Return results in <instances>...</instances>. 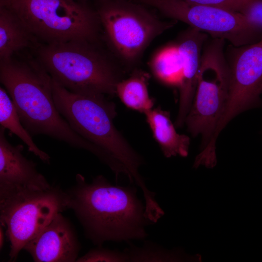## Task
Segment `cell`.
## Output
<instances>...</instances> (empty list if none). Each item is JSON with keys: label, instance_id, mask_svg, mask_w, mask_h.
Returning <instances> with one entry per match:
<instances>
[{"label": "cell", "instance_id": "obj_1", "mask_svg": "<svg viewBox=\"0 0 262 262\" xmlns=\"http://www.w3.org/2000/svg\"><path fill=\"white\" fill-rule=\"evenodd\" d=\"M134 184H112L102 175L87 182L81 174L66 190L68 209L74 212L86 236L98 246L107 241L144 240L146 227L153 224L145 214V204Z\"/></svg>", "mask_w": 262, "mask_h": 262}, {"label": "cell", "instance_id": "obj_2", "mask_svg": "<svg viewBox=\"0 0 262 262\" xmlns=\"http://www.w3.org/2000/svg\"><path fill=\"white\" fill-rule=\"evenodd\" d=\"M52 88L60 114L77 133L104 152L116 180L126 176L141 190L146 203H153L156 194L147 188L139 172L143 160L114 125L115 104L101 93H73L52 78Z\"/></svg>", "mask_w": 262, "mask_h": 262}, {"label": "cell", "instance_id": "obj_3", "mask_svg": "<svg viewBox=\"0 0 262 262\" xmlns=\"http://www.w3.org/2000/svg\"><path fill=\"white\" fill-rule=\"evenodd\" d=\"M0 82L32 136L47 135L96 156L99 154V148L77 133L57 110L52 78L34 54L20 52L0 62Z\"/></svg>", "mask_w": 262, "mask_h": 262}, {"label": "cell", "instance_id": "obj_4", "mask_svg": "<svg viewBox=\"0 0 262 262\" xmlns=\"http://www.w3.org/2000/svg\"><path fill=\"white\" fill-rule=\"evenodd\" d=\"M97 43L71 41L40 44L32 52L51 78L68 90L114 96L122 79L121 74Z\"/></svg>", "mask_w": 262, "mask_h": 262}, {"label": "cell", "instance_id": "obj_5", "mask_svg": "<svg viewBox=\"0 0 262 262\" xmlns=\"http://www.w3.org/2000/svg\"><path fill=\"white\" fill-rule=\"evenodd\" d=\"M40 44L98 42L101 27L96 10L81 0H0Z\"/></svg>", "mask_w": 262, "mask_h": 262}, {"label": "cell", "instance_id": "obj_6", "mask_svg": "<svg viewBox=\"0 0 262 262\" xmlns=\"http://www.w3.org/2000/svg\"><path fill=\"white\" fill-rule=\"evenodd\" d=\"M67 209L68 194L59 187L0 189V224L10 244V260H16L30 241Z\"/></svg>", "mask_w": 262, "mask_h": 262}, {"label": "cell", "instance_id": "obj_7", "mask_svg": "<svg viewBox=\"0 0 262 262\" xmlns=\"http://www.w3.org/2000/svg\"><path fill=\"white\" fill-rule=\"evenodd\" d=\"M225 40L205 41L194 98L185 123L193 137L200 135V151L210 143L226 107L229 72L224 50Z\"/></svg>", "mask_w": 262, "mask_h": 262}, {"label": "cell", "instance_id": "obj_8", "mask_svg": "<svg viewBox=\"0 0 262 262\" xmlns=\"http://www.w3.org/2000/svg\"><path fill=\"white\" fill-rule=\"evenodd\" d=\"M96 11L107 40L129 66L153 40L177 21H163L140 2L130 0H98Z\"/></svg>", "mask_w": 262, "mask_h": 262}, {"label": "cell", "instance_id": "obj_9", "mask_svg": "<svg viewBox=\"0 0 262 262\" xmlns=\"http://www.w3.org/2000/svg\"><path fill=\"white\" fill-rule=\"evenodd\" d=\"M164 16L180 21L212 38L228 41L234 47L250 44L262 38V31L240 13L196 4L185 0H136Z\"/></svg>", "mask_w": 262, "mask_h": 262}, {"label": "cell", "instance_id": "obj_10", "mask_svg": "<svg viewBox=\"0 0 262 262\" xmlns=\"http://www.w3.org/2000/svg\"><path fill=\"white\" fill-rule=\"evenodd\" d=\"M230 46L226 55L229 72V95L213 142L232 119L258 104L262 94V38L250 44Z\"/></svg>", "mask_w": 262, "mask_h": 262}, {"label": "cell", "instance_id": "obj_11", "mask_svg": "<svg viewBox=\"0 0 262 262\" xmlns=\"http://www.w3.org/2000/svg\"><path fill=\"white\" fill-rule=\"evenodd\" d=\"M23 249L34 262H73L80 245L70 223L60 213Z\"/></svg>", "mask_w": 262, "mask_h": 262}, {"label": "cell", "instance_id": "obj_12", "mask_svg": "<svg viewBox=\"0 0 262 262\" xmlns=\"http://www.w3.org/2000/svg\"><path fill=\"white\" fill-rule=\"evenodd\" d=\"M208 34L189 27L175 43L180 66L178 88L179 104L175 122L176 128L185 123L194 98L203 45Z\"/></svg>", "mask_w": 262, "mask_h": 262}, {"label": "cell", "instance_id": "obj_13", "mask_svg": "<svg viewBox=\"0 0 262 262\" xmlns=\"http://www.w3.org/2000/svg\"><path fill=\"white\" fill-rule=\"evenodd\" d=\"M0 127V189L27 187L45 189L51 185L23 154V146L11 144Z\"/></svg>", "mask_w": 262, "mask_h": 262}, {"label": "cell", "instance_id": "obj_14", "mask_svg": "<svg viewBox=\"0 0 262 262\" xmlns=\"http://www.w3.org/2000/svg\"><path fill=\"white\" fill-rule=\"evenodd\" d=\"M147 122L153 137L166 158L180 156L185 157L189 153L190 138L180 134L172 123L170 112L160 107L152 108L146 114Z\"/></svg>", "mask_w": 262, "mask_h": 262}, {"label": "cell", "instance_id": "obj_15", "mask_svg": "<svg viewBox=\"0 0 262 262\" xmlns=\"http://www.w3.org/2000/svg\"><path fill=\"white\" fill-rule=\"evenodd\" d=\"M40 44L19 18L0 6V62L7 61L24 49H35Z\"/></svg>", "mask_w": 262, "mask_h": 262}, {"label": "cell", "instance_id": "obj_16", "mask_svg": "<svg viewBox=\"0 0 262 262\" xmlns=\"http://www.w3.org/2000/svg\"><path fill=\"white\" fill-rule=\"evenodd\" d=\"M149 78L147 73L134 70L129 77L118 82L115 94L128 108L145 114L154 105V99L148 93Z\"/></svg>", "mask_w": 262, "mask_h": 262}, {"label": "cell", "instance_id": "obj_17", "mask_svg": "<svg viewBox=\"0 0 262 262\" xmlns=\"http://www.w3.org/2000/svg\"><path fill=\"white\" fill-rule=\"evenodd\" d=\"M0 124L20 139L26 145L29 151L44 163H49V156L35 144L31 134L22 123L9 94L2 87H0Z\"/></svg>", "mask_w": 262, "mask_h": 262}, {"label": "cell", "instance_id": "obj_18", "mask_svg": "<svg viewBox=\"0 0 262 262\" xmlns=\"http://www.w3.org/2000/svg\"><path fill=\"white\" fill-rule=\"evenodd\" d=\"M149 66L153 75L159 82L178 88L180 66L175 44L156 52L150 61Z\"/></svg>", "mask_w": 262, "mask_h": 262}, {"label": "cell", "instance_id": "obj_19", "mask_svg": "<svg viewBox=\"0 0 262 262\" xmlns=\"http://www.w3.org/2000/svg\"><path fill=\"white\" fill-rule=\"evenodd\" d=\"M128 262H169L185 260L179 250H169L150 241H145L141 246L131 244L124 249Z\"/></svg>", "mask_w": 262, "mask_h": 262}, {"label": "cell", "instance_id": "obj_20", "mask_svg": "<svg viewBox=\"0 0 262 262\" xmlns=\"http://www.w3.org/2000/svg\"><path fill=\"white\" fill-rule=\"evenodd\" d=\"M98 246V247L89 250L83 256L78 258L76 262H128L127 254L117 250H111Z\"/></svg>", "mask_w": 262, "mask_h": 262}, {"label": "cell", "instance_id": "obj_21", "mask_svg": "<svg viewBox=\"0 0 262 262\" xmlns=\"http://www.w3.org/2000/svg\"><path fill=\"white\" fill-rule=\"evenodd\" d=\"M196 4L218 7L242 14L252 0H185Z\"/></svg>", "mask_w": 262, "mask_h": 262}, {"label": "cell", "instance_id": "obj_22", "mask_svg": "<svg viewBox=\"0 0 262 262\" xmlns=\"http://www.w3.org/2000/svg\"><path fill=\"white\" fill-rule=\"evenodd\" d=\"M4 242V232L3 226L0 224V248H2Z\"/></svg>", "mask_w": 262, "mask_h": 262}, {"label": "cell", "instance_id": "obj_23", "mask_svg": "<svg viewBox=\"0 0 262 262\" xmlns=\"http://www.w3.org/2000/svg\"><path fill=\"white\" fill-rule=\"evenodd\" d=\"M84 0V1H85V0Z\"/></svg>", "mask_w": 262, "mask_h": 262}]
</instances>
